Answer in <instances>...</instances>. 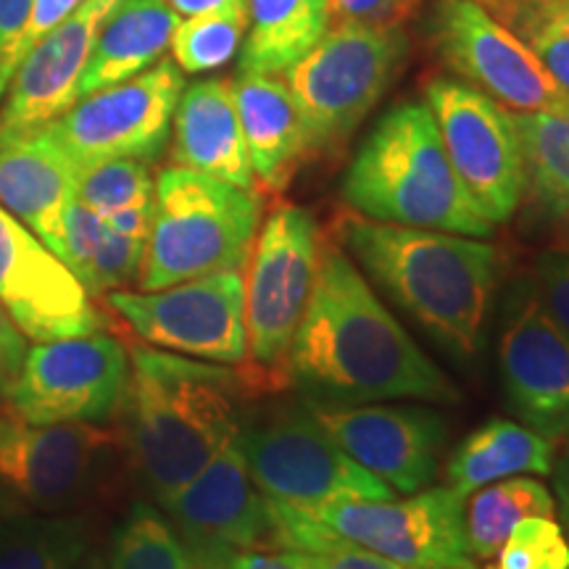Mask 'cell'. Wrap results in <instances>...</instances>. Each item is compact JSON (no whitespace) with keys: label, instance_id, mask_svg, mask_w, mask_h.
Returning <instances> with one entry per match:
<instances>
[{"label":"cell","instance_id":"obj_1","mask_svg":"<svg viewBox=\"0 0 569 569\" xmlns=\"http://www.w3.org/2000/svg\"><path fill=\"white\" fill-rule=\"evenodd\" d=\"M288 377L311 407L393 398L457 401L448 377L396 322L351 256L325 243L290 348Z\"/></svg>","mask_w":569,"mask_h":569},{"label":"cell","instance_id":"obj_2","mask_svg":"<svg viewBox=\"0 0 569 569\" xmlns=\"http://www.w3.org/2000/svg\"><path fill=\"white\" fill-rule=\"evenodd\" d=\"M340 238L377 288L436 343L472 361L486 343L498 253L467 234L346 217Z\"/></svg>","mask_w":569,"mask_h":569},{"label":"cell","instance_id":"obj_3","mask_svg":"<svg viewBox=\"0 0 569 569\" xmlns=\"http://www.w3.org/2000/svg\"><path fill=\"white\" fill-rule=\"evenodd\" d=\"M127 448L159 503L188 486L238 432L240 398L253 380L227 365L153 346L130 348Z\"/></svg>","mask_w":569,"mask_h":569},{"label":"cell","instance_id":"obj_4","mask_svg":"<svg viewBox=\"0 0 569 569\" xmlns=\"http://www.w3.org/2000/svg\"><path fill=\"white\" fill-rule=\"evenodd\" d=\"M343 198L372 222L490 238L482 217L453 172L430 106L398 103L382 113L343 177Z\"/></svg>","mask_w":569,"mask_h":569},{"label":"cell","instance_id":"obj_5","mask_svg":"<svg viewBox=\"0 0 569 569\" xmlns=\"http://www.w3.org/2000/svg\"><path fill=\"white\" fill-rule=\"evenodd\" d=\"M261 222V198L193 169L169 167L156 180L153 222L138 272L140 290L243 269Z\"/></svg>","mask_w":569,"mask_h":569},{"label":"cell","instance_id":"obj_6","mask_svg":"<svg viewBox=\"0 0 569 569\" xmlns=\"http://www.w3.org/2000/svg\"><path fill=\"white\" fill-rule=\"evenodd\" d=\"M238 443L259 493L284 507L317 509L398 496L327 436L303 398L240 417Z\"/></svg>","mask_w":569,"mask_h":569},{"label":"cell","instance_id":"obj_7","mask_svg":"<svg viewBox=\"0 0 569 569\" xmlns=\"http://www.w3.org/2000/svg\"><path fill=\"white\" fill-rule=\"evenodd\" d=\"M407 53L409 40L401 24H336L284 71L311 153L336 151L351 138L393 84Z\"/></svg>","mask_w":569,"mask_h":569},{"label":"cell","instance_id":"obj_8","mask_svg":"<svg viewBox=\"0 0 569 569\" xmlns=\"http://www.w3.org/2000/svg\"><path fill=\"white\" fill-rule=\"evenodd\" d=\"M322 256L311 211L280 203L256 238L246 272L248 359L274 382L288 377L290 348Z\"/></svg>","mask_w":569,"mask_h":569},{"label":"cell","instance_id":"obj_9","mask_svg":"<svg viewBox=\"0 0 569 569\" xmlns=\"http://www.w3.org/2000/svg\"><path fill=\"white\" fill-rule=\"evenodd\" d=\"M103 301L146 346L213 365H246L243 269L203 274L161 290H111Z\"/></svg>","mask_w":569,"mask_h":569},{"label":"cell","instance_id":"obj_10","mask_svg":"<svg viewBox=\"0 0 569 569\" xmlns=\"http://www.w3.org/2000/svg\"><path fill=\"white\" fill-rule=\"evenodd\" d=\"M130 353L92 332L38 343L3 388L6 411L32 425L103 422L122 409Z\"/></svg>","mask_w":569,"mask_h":569},{"label":"cell","instance_id":"obj_11","mask_svg":"<svg viewBox=\"0 0 569 569\" xmlns=\"http://www.w3.org/2000/svg\"><path fill=\"white\" fill-rule=\"evenodd\" d=\"M182 90L180 67L161 59L132 80L80 98L46 130L77 172L117 159L148 163L167 146Z\"/></svg>","mask_w":569,"mask_h":569},{"label":"cell","instance_id":"obj_12","mask_svg":"<svg viewBox=\"0 0 569 569\" xmlns=\"http://www.w3.org/2000/svg\"><path fill=\"white\" fill-rule=\"evenodd\" d=\"M427 106L451 167L490 224H503L528 193V177L511 111L472 84L432 80Z\"/></svg>","mask_w":569,"mask_h":569},{"label":"cell","instance_id":"obj_13","mask_svg":"<svg viewBox=\"0 0 569 569\" xmlns=\"http://www.w3.org/2000/svg\"><path fill=\"white\" fill-rule=\"evenodd\" d=\"M467 498L451 486L396 501H338L303 509L338 538L411 569H475L469 553Z\"/></svg>","mask_w":569,"mask_h":569},{"label":"cell","instance_id":"obj_14","mask_svg":"<svg viewBox=\"0 0 569 569\" xmlns=\"http://www.w3.org/2000/svg\"><path fill=\"white\" fill-rule=\"evenodd\" d=\"M430 40L451 71L509 111H569V92L478 0H436Z\"/></svg>","mask_w":569,"mask_h":569},{"label":"cell","instance_id":"obj_15","mask_svg":"<svg viewBox=\"0 0 569 569\" xmlns=\"http://www.w3.org/2000/svg\"><path fill=\"white\" fill-rule=\"evenodd\" d=\"M498 369L507 407L551 443L569 438V338L553 322L532 277H517L503 298Z\"/></svg>","mask_w":569,"mask_h":569},{"label":"cell","instance_id":"obj_16","mask_svg":"<svg viewBox=\"0 0 569 569\" xmlns=\"http://www.w3.org/2000/svg\"><path fill=\"white\" fill-rule=\"evenodd\" d=\"M122 446L96 422L32 425L0 415V490L34 511H61L90 493Z\"/></svg>","mask_w":569,"mask_h":569},{"label":"cell","instance_id":"obj_17","mask_svg":"<svg viewBox=\"0 0 569 569\" xmlns=\"http://www.w3.org/2000/svg\"><path fill=\"white\" fill-rule=\"evenodd\" d=\"M161 507L198 569H227L234 557L274 540L267 498L251 480L238 432Z\"/></svg>","mask_w":569,"mask_h":569},{"label":"cell","instance_id":"obj_18","mask_svg":"<svg viewBox=\"0 0 569 569\" xmlns=\"http://www.w3.org/2000/svg\"><path fill=\"white\" fill-rule=\"evenodd\" d=\"M0 306L34 343L103 332L88 288L51 248L0 206Z\"/></svg>","mask_w":569,"mask_h":569},{"label":"cell","instance_id":"obj_19","mask_svg":"<svg viewBox=\"0 0 569 569\" xmlns=\"http://www.w3.org/2000/svg\"><path fill=\"white\" fill-rule=\"evenodd\" d=\"M311 407V403H309ZM325 432L356 465L396 493H419L438 478L448 422L427 407H311Z\"/></svg>","mask_w":569,"mask_h":569},{"label":"cell","instance_id":"obj_20","mask_svg":"<svg viewBox=\"0 0 569 569\" xmlns=\"http://www.w3.org/2000/svg\"><path fill=\"white\" fill-rule=\"evenodd\" d=\"M117 3L82 0L80 9L24 56L0 101V134L38 130L80 101L82 71Z\"/></svg>","mask_w":569,"mask_h":569},{"label":"cell","instance_id":"obj_21","mask_svg":"<svg viewBox=\"0 0 569 569\" xmlns=\"http://www.w3.org/2000/svg\"><path fill=\"white\" fill-rule=\"evenodd\" d=\"M77 167L46 127L0 134V206L59 256L63 217L77 201Z\"/></svg>","mask_w":569,"mask_h":569},{"label":"cell","instance_id":"obj_22","mask_svg":"<svg viewBox=\"0 0 569 569\" xmlns=\"http://www.w3.org/2000/svg\"><path fill=\"white\" fill-rule=\"evenodd\" d=\"M172 130L174 167L193 169L234 188L256 190L230 80H201L184 88L177 101Z\"/></svg>","mask_w":569,"mask_h":569},{"label":"cell","instance_id":"obj_23","mask_svg":"<svg viewBox=\"0 0 569 569\" xmlns=\"http://www.w3.org/2000/svg\"><path fill=\"white\" fill-rule=\"evenodd\" d=\"M232 88L253 177L280 193L293 180L303 156L311 153L301 111L280 74L240 71Z\"/></svg>","mask_w":569,"mask_h":569},{"label":"cell","instance_id":"obj_24","mask_svg":"<svg viewBox=\"0 0 569 569\" xmlns=\"http://www.w3.org/2000/svg\"><path fill=\"white\" fill-rule=\"evenodd\" d=\"M180 17L167 0H119L103 21L80 80V98L132 80L163 59Z\"/></svg>","mask_w":569,"mask_h":569},{"label":"cell","instance_id":"obj_25","mask_svg":"<svg viewBox=\"0 0 569 569\" xmlns=\"http://www.w3.org/2000/svg\"><path fill=\"white\" fill-rule=\"evenodd\" d=\"M551 469V440L511 419H490L457 446L446 465V480L467 498L490 482L515 475H549Z\"/></svg>","mask_w":569,"mask_h":569},{"label":"cell","instance_id":"obj_26","mask_svg":"<svg viewBox=\"0 0 569 569\" xmlns=\"http://www.w3.org/2000/svg\"><path fill=\"white\" fill-rule=\"evenodd\" d=\"M240 71L284 74L330 30V0H248Z\"/></svg>","mask_w":569,"mask_h":569},{"label":"cell","instance_id":"obj_27","mask_svg":"<svg viewBox=\"0 0 569 569\" xmlns=\"http://www.w3.org/2000/svg\"><path fill=\"white\" fill-rule=\"evenodd\" d=\"M528 190L543 211L569 222V111H511Z\"/></svg>","mask_w":569,"mask_h":569},{"label":"cell","instance_id":"obj_28","mask_svg":"<svg viewBox=\"0 0 569 569\" xmlns=\"http://www.w3.org/2000/svg\"><path fill=\"white\" fill-rule=\"evenodd\" d=\"M551 490L536 478H507L482 486L469 498V509H465L467 543L472 559H493L509 532L517 522L528 517H553Z\"/></svg>","mask_w":569,"mask_h":569},{"label":"cell","instance_id":"obj_29","mask_svg":"<svg viewBox=\"0 0 569 569\" xmlns=\"http://www.w3.org/2000/svg\"><path fill=\"white\" fill-rule=\"evenodd\" d=\"M88 553L80 517L24 515L0 522V569H77Z\"/></svg>","mask_w":569,"mask_h":569},{"label":"cell","instance_id":"obj_30","mask_svg":"<svg viewBox=\"0 0 569 569\" xmlns=\"http://www.w3.org/2000/svg\"><path fill=\"white\" fill-rule=\"evenodd\" d=\"M109 569H198L167 515L138 503L111 543Z\"/></svg>","mask_w":569,"mask_h":569},{"label":"cell","instance_id":"obj_31","mask_svg":"<svg viewBox=\"0 0 569 569\" xmlns=\"http://www.w3.org/2000/svg\"><path fill=\"white\" fill-rule=\"evenodd\" d=\"M248 21H251L248 11L180 19L169 42L172 61L182 74H206L222 69L243 48Z\"/></svg>","mask_w":569,"mask_h":569},{"label":"cell","instance_id":"obj_32","mask_svg":"<svg viewBox=\"0 0 569 569\" xmlns=\"http://www.w3.org/2000/svg\"><path fill=\"white\" fill-rule=\"evenodd\" d=\"M569 92V0H536L498 17Z\"/></svg>","mask_w":569,"mask_h":569},{"label":"cell","instance_id":"obj_33","mask_svg":"<svg viewBox=\"0 0 569 569\" xmlns=\"http://www.w3.org/2000/svg\"><path fill=\"white\" fill-rule=\"evenodd\" d=\"M153 190L151 169L138 159L103 161L77 174V201L101 219L113 211L153 203Z\"/></svg>","mask_w":569,"mask_h":569},{"label":"cell","instance_id":"obj_34","mask_svg":"<svg viewBox=\"0 0 569 569\" xmlns=\"http://www.w3.org/2000/svg\"><path fill=\"white\" fill-rule=\"evenodd\" d=\"M482 569H569V540L553 517H528Z\"/></svg>","mask_w":569,"mask_h":569},{"label":"cell","instance_id":"obj_35","mask_svg":"<svg viewBox=\"0 0 569 569\" xmlns=\"http://www.w3.org/2000/svg\"><path fill=\"white\" fill-rule=\"evenodd\" d=\"M142 253H146L142 240L124 238V234L111 232L106 227L82 284L88 288L90 296H106L111 290H122L127 282L138 280Z\"/></svg>","mask_w":569,"mask_h":569},{"label":"cell","instance_id":"obj_36","mask_svg":"<svg viewBox=\"0 0 569 569\" xmlns=\"http://www.w3.org/2000/svg\"><path fill=\"white\" fill-rule=\"evenodd\" d=\"M106 232V222L98 217L96 211L88 209L82 201H74L67 209L63 217V240L59 259L67 264L71 272L77 274V280H84L92 253H96L98 243H101Z\"/></svg>","mask_w":569,"mask_h":569},{"label":"cell","instance_id":"obj_37","mask_svg":"<svg viewBox=\"0 0 569 569\" xmlns=\"http://www.w3.org/2000/svg\"><path fill=\"white\" fill-rule=\"evenodd\" d=\"M540 301L569 338V248L543 251L536 259V274Z\"/></svg>","mask_w":569,"mask_h":569},{"label":"cell","instance_id":"obj_38","mask_svg":"<svg viewBox=\"0 0 569 569\" xmlns=\"http://www.w3.org/2000/svg\"><path fill=\"white\" fill-rule=\"evenodd\" d=\"M425 0H330V21L336 24L398 27Z\"/></svg>","mask_w":569,"mask_h":569},{"label":"cell","instance_id":"obj_39","mask_svg":"<svg viewBox=\"0 0 569 569\" xmlns=\"http://www.w3.org/2000/svg\"><path fill=\"white\" fill-rule=\"evenodd\" d=\"M290 559L296 561L301 569H411L398 565V561H390L380 553H372L367 549H359V546L348 543V540H336L330 549L322 551H288Z\"/></svg>","mask_w":569,"mask_h":569},{"label":"cell","instance_id":"obj_40","mask_svg":"<svg viewBox=\"0 0 569 569\" xmlns=\"http://www.w3.org/2000/svg\"><path fill=\"white\" fill-rule=\"evenodd\" d=\"M34 0H0V101L19 67L17 46Z\"/></svg>","mask_w":569,"mask_h":569},{"label":"cell","instance_id":"obj_41","mask_svg":"<svg viewBox=\"0 0 569 569\" xmlns=\"http://www.w3.org/2000/svg\"><path fill=\"white\" fill-rule=\"evenodd\" d=\"M80 3L82 0H34L30 17H27L24 30H21L19 46H17L19 63L24 61V56L30 53L48 32H53L63 19H69L71 13L80 9Z\"/></svg>","mask_w":569,"mask_h":569},{"label":"cell","instance_id":"obj_42","mask_svg":"<svg viewBox=\"0 0 569 569\" xmlns=\"http://www.w3.org/2000/svg\"><path fill=\"white\" fill-rule=\"evenodd\" d=\"M24 336L19 332V327L11 322L9 315L0 306V386L11 380L19 372L21 361H24L27 343Z\"/></svg>","mask_w":569,"mask_h":569},{"label":"cell","instance_id":"obj_43","mask_svg":"<svg viewBox=\"0 0 569 569\" xmlns=\"http://www.w3.org/2000/svg\"><path fill=\"white\" fill-rule=\"evenodd\" d=\"M103 222L111 232L124 234V238H132V240H142V243H146L148 232H151V222H153V203L113 211L109 217H103Z\"/></svg>","mask_w":569,"mask_h":569},{"label":"cell","instance_id":"obj_44","mask_svg":"<svg viewBox=\"0 0 569 569\" xmlns=\"http://www.w3.org/2000/svg\"><path fill=\"white\" fill-rule=\"evenodd\" d=\"M180 19L209 17V13H238L248 11V0H167Z\"/></svg>","mask_w":569,"mask_h":569},{"label":"cell","instance_id":"obj_45","mask_svg":"<svg viewBox=\"0 0 569 569\" xmlns=\"http://www.w3.org/2000/svg\"><path fill=\"white\" fill-rule=\"evenodd\" d=\"M227 569H301L288 553H264V551H246L232 559Z\"/></svg>","mask_w":569,"mask_h":569},{"label":"cell","instance_id":"obj_46","mask_svg":"<svg viewBox=\"0 0 569 569\" xmlns=\"http://www.w3.org/2000/svg\"><path fill=\"white\" fill-rule=\"evenodd\" d=\"M553 490H557V509L561 519V530L569 540V448L561 453V459L553 465Z\"/></svg>","mask_w":569,"mask_h":569},{"label":"cell","instance_id":"obj_47","mask_svg":"<svg viewBox=\"0 0 569 569\" xmlns=\"http://www.w3.org/2000/svg\"><path fill=\"white\" fill-rule=\"evenodd\" d=\"M478 3L490 13V17L498 19V17H503L509 9H515V6L536 3V0H478Z\"/></svg>","mask_w":569,"mask_h":569},{"label":"cell","instance_id":"obj_48","mask_svg":"<svg viewBox=\"0 0 569 569\" xmlns=\"http://www.w3.org/2000/svg\"><path fill=\"white\" fill-rule=\"evenodd\" d=\"M77 569H106V567H103V561L98 559V557H90V559H82V565L77 567Z\"/></svg>","mask_w":569,"mask_h":569}]
</instances>
